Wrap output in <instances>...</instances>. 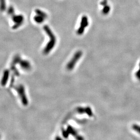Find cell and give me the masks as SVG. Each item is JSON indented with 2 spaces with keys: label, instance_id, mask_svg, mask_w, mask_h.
Listing matches in <instances>:
<instances>
[{
  "label": "cell",
  "instance_id": "1",
  "mask_svg": "<svg viewBox=\"0 0 140 140\" xmlns=\"http://www.w3.org/2000/svg\"><path fill=\"white\" fill-rule=\"evenodd\" d=\"M44 29L46 33V34L48 35L50 38V40L48 43L45 48L44 50V53L45 54H49V52L54 47L55 45L56 44V37L52 31L51 30L49 27V26H45L44 27Z\"/></svg>",
  "mask_w": 140,
  "mask_h": 140
},
{
  "label": "cell",
  "instance_id": "2",
  "mask_svg": "<svg viewBox=\"0 0 140 140\" xmlns=\"http://www.w3.org/2000/svg\"><path fill=\"white\" fill-rule=\"evenodd\" d=\"M16 90L17 91L18 94L20 96L21 102L24 106H27L28 105V102L27 98L26 96L25 91V89L23 85H20L18 86L15 87Z\"/></svg>",
  "mask_w": 140,
  "mask_h": 140
},
{
  "label": "cell",
  "instance_id": "3",
  "mask_svg": "<svg viewBox=\"0 0 140 140\" xmlns=\"http://www.w3.org/2000/svg\"><path fill=\"white\" fill-rule=\"evenodd\" d=\"M82 55V52L81 51L77 52L74 54L73 57L72 58L71 60L69 61L67 65V69L69 70H71L74 68L76 63L78 62V60L80 59Z\"/></svg>",
  "mask_w": 140,
  "mask_h": 140
},
{
  "label": "cell",
  "instance_id": "4",
  "mask_svg": "<svg viewBox=\"0 0 140 140\" xmlns=\"http://www.w3.org/2000/svg\"><path fill=\"white\" fill-rule=\"evenodd\" d=\"M13 21L14 22V26H13V29H16L20 26L23 23L24 18L22 15H16L14 13L11 15Z\"/></svg>",
  "mask_w": 140,
  "mask_h": 140
},
{
  "label": "cell",
  "instance_id": "5",
  "mask_svg": "<svg viewBox=\"0 0 140 140\" xmlns=\"http://www.w3.org/2000/svg\"><path fill=\"white\" fill-rule=\"evenodd\" d=\"M89 25V20L88 18L86 16H83L82 19L80 23V26L78 29V30L77 33L79 35L83 34L86 27Z\"/></svg>",
  "mask_w": 140,
  "mask_h": 140
},
{
  "label": "cell",
  "instance_id": "6",
  "mask_svg": "<svg viewBox=\"0 0 140 140\" xmlns=\"http://www.w3.org/2000/svg\"><path fill=\"white\" fill-rule=\"evenodd\" d=\"M77 112L80 114L85 113L89 117H92L93 115L91 109L89 107H86V108H78L77 109Z\"/></svg>",
  "mask_w": 140,
  "mask_h": 140
},
{
  "label": "cell",
  "instance_id": "7",
  "mask_svg": "<svg viewBox=\"0 0 140 140\" xmlns=\"http://www.w3.org/2000/svg\"><path fill=\"white\" fill-rule=\"evenodd\" d=\"M9 77V71L8 70H6L4 72L3 78L1 80V84L2 86L6 85L8 80Z\"/></svg>",
  "mask_w": 140,
  "mask_h": 140
},
{
  "label": "cell",
  "instance_id": "8",
  "mask_svg": "<svg viewBox=\"0 0 140 140\" xmlns=\"http://www.w3.org/2000/svg\"><path fill=\"white\" fill-rule=\"evenodd\" d=\"M67 131H68L69 134L73 135L75 137H76L77 139H83V138L77 135V132L75 131V130L71 126H68Z\"/></svg>",
  "mask_w": 140,
  "mask_h": 140
},
{
  "label": "cell",
  "instance_id": "9",
  "mask_svg": "<svg viewBox=\"0 0 140 140\" xmlns=\"http://www.w3.org/2000/svg\"><path fill=\"white\" fill-rule=\"evenodd\" d=\"M20 64L22 69L26 70L29 69L31 67V65L30 63L26 60H20Z\"/></svg>",
  "mask_w": 140,
  "mask_h": 140
},
{
  "label": "cell",
  "instance_id": "10",
  "mask_svg": "<svg viewBox=\"0 0 140 140\" xmlns=\"http://www.w3.org/2000/svg\"><path fill=\"white\" fill-rule=\"evenodd\" d=\"M46 19V18L40 15H37L34 17V20H35V22H36L38 23H41L43 22Z\"/></svg>",
  "mask_w": 140,
  "mask_h": 140
},
{
  "label": "cell",
  "instance_id": "11",
  "mask_svg": "<svg viewBox=\"0 0 140 140\" xmlns=\"http://www.w3.org/2000/svg\"><path fill=\"white\" fill-rule=\"evenodd\" d=\"M103 8L102 10V13L104 15L108 14L109 12L110 11V7L109 6H108L107 4L105 5L104 6H103Z\"/></svg>",
  "mask_w": 140,
  "mask_h": 140
},
{
  "label": "cell",
  "instance_id": "12",
  "mask_svg": "<svg viewBox=\"0 0 140 140\" xmlns=\"http://www.w3.org/2000/svg\"><path fill=\"white\" fill-rule=\"evenodd\" d=\"M35 12H36V14L37 15H40V16H42L43 17H45L46 18L47 17V15L46 14V13L44 12L41 11L40 10H39V9H36L35 10Z\"/></svg>",
  "mask_w": 140,
  "mask_h": 140
},
{
  "label": "cell",
  "instance_id": "13",
  "mask_svg": "<svg viewBox=\"0 0 140 140\" xmlns=\"http://www.w3.org/2000/svg\"><path fill=\"white\" fill-rule=\"evenodd\" d=\"M133 129L135 131L137 132L138 133L140 134V126L137 125V124H134L132 126Z\"/></svg>",
  "mask_w": 140,
  "mask_h": 140
},
{
  "label": "cell",
  "instance_id": "14",
  "mask_svg": "<svg viewBox=\"0 0 140 140\" xmlns=\"http://www.w3.org/2000/svg\"><path fill=\"white\" fill-rule=\"evenodd\" d=\"M1 1V10L2 11H5L6 8V0H0Z\"/></svg>",
  "mask_w": 140,
  "mask_h": 140
},
{
  "label": "cell",
  "instance_id": "15",
  "mask_svg": "<svg viewBox=\"0 0 140 140\" xmlns=\"http://www.w3.org/2000/svg\"><path fill=\"white\" fill-rule=\"evenodd\" d=\"M62 133H63V137L65 138H67L69 137V132L67 130L65 131L64 130H63Z\"/></svg>",
  "mask_w": 140,
  "mask_h": 140
},
{
  "label": "cell",
  "instance_id": "16",
  "mask_svg": "<svg viewBox=\"0 0 140 140\" xmlns=\"http://www.w3.org/2000/svg\"><path fill=\"white\" fill-rule=\"evenodd\" d=\"M139 67H140V68H139V70L136 73V76L137 78V79L140 81V64H139Z\"/></svg>",
  "mask_w": 140,
  "mask_h": 140
}]
</instances>
